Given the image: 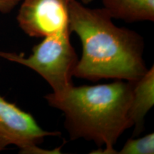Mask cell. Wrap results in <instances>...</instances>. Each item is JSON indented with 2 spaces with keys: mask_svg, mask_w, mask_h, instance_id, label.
Segmentation results:
<instances>
[{
  "mask_svg": "<svg viewBox=\"0 0 154 154\" xmlns=\"http://www.w3.org/2000/svg\"><path fill=\"white\" fill-rule=\"evenodd\" d=\"M68 8L69 30L82 46L74 76L93 82L109 79L134 82L145 74L149 69L140 34L116 26L103 8H89L78 0H70Z\"/></svg>",
  "mask_w": 154,
  "mask_h": 154,
  "instance_id": "cell-1",
  "label": "cell"
},
{
  "mask_svg": "<svg viewBox=\"0 0 154 154\" xmlns=\"http://www.w3.org/2000/svg\"><path fill=\"white\" fill-rule=\"evenodd\" d=\"M134 82L117 79L110 84L73 85L60 94L44 96L49 106L64 115V126L71 140L91 141L99 147L91 153L117 154L120 136L132 124L128 111Z\"/></svg>",
  "mask_w": 154,
  "mask_h": 154,
  "instance_id": "cell-2",
  "label": "cell"
},
{
  "mask_svg": "<svg viewBox=\"0 0 154 154\" xmlns=\"http://www.w3.org/2000/svg\"><path fill=\"white\" fill-rule=\"evenodd\" d=\"M71 34L66 28L44 37L34 46L28 57L2 51H0V57L32 69L49 84L54 94H60L74 85L72 78L79 60L71 43Z\"/></svg>",
  "mask_w": 154,
  "mask_h": 154,
  "instance_id": "cell-3",
  "label": "cell"
},
{
  "mask_svg": "<svg viewBox=\"0 0 154 154\" xmlns=\"http://www.w3.org/2000/svg\"><path fill=\"white\" fill-rule=\"evenodd\" d=\"M58 131L43 129L30 113L0 96V151L14 145L24 154H59L62 145L54 150L39 147L48 136H60Z\"/></svg>",
  "mask_w": 154,
  "mask_h": 154,
  "instance_id": "cell-4",
  "label": "cell"
},
{
  "mask_svg": "<svg viewBox=\"0 0 154 154\" xmlns=\"http://www.w3.org/2000/svg\"><path fill=\"white\" fill-rule=\"evenodd\" d=\"M69 0H23L17 16L30 37L44 38L69 28Z\"/></svg>",
  "mask_w": 154,
  "mask_h": 154,
  "instance_id": "cell-5",
  "label": "cell"
},
{
  "mask_svg": "<svg viewBox=\"0 0 154 154\" xmlns=\"http://www.w3.org/2000/svg\"><path fill=\"white\" fill-rule=\"evenodd\" d=\"M154 105V66L133 84L132 99L128 116L134 127L132 137H136L144 130L146 116Z\"/></svg>",
  "mask_w": 154,
  "mask_h": 154,
  "instance_id": "cell-6",
  "label": "cell"
},
{
  "mask_svg": "<svg viewBox=\"0 0 154 154\" xmlns=\"http://www.w3.org/2000/svg\"><path fill=\"white\" fill-rule=\"evenodd\" d=\"M113 19L127 23L153 22L154 0H101Z\"/></svg>",
  "mask_w": 154,
  "mask_h": 154,
  "instance_id": "cell-7",
  "label": "cell"
},
{
  "mask_svg": "<svg viewBox=\"0 0 154 154\" xmlns=\"http://www.w3.org/2000/svg\"><path fill=\"white\" fill-rule=\"evenodd\" d=\"M118 154H153L154 153V134L135 138L132 137L126 140Z\"/></svg>",
  "mask_w": 154,
  "mask_h": 154,
  "instance_id": "cell-8",
  "label": "cell"
},
{
  "mask_svg": "<svg viewBox=\"0 0 154 154\" xmlns=\"http://www.w3.org/2000/svg\"><path fill=\"white\" fill-rule=\"evenodd\" d=\"M22 0H0V13L9 14Z\"/></svg>",
  "mask_w": 154,
  "mask_h": 154,
  "instance_id": "cell-9",
  "label": "cell"
},
{
  "mask_svg": "<svg viewBox=\"0 0 154 154\" xmlns=\"http://www.w3.org/2000/svg\"><path fill=\"white\" fill-rule=\"evenodd\" d=\"M69 1H70V0H69ZM78 1H79L82 3L84 4V5H88L89 3H91L93 0H78Z\"/></svg>",
  "mask_w": 154,
  "mask_h": 154,
  "instance_id": "cell-10",
  "label": "cell"
}]
</instances>
